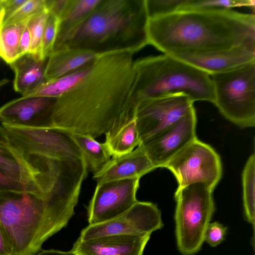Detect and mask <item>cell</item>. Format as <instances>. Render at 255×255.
I'll return each instance as SVG.
<instances>
[{
  "instance_id": "cell-1",
  "label": "cell",
  "mask_w": 255,
  "mask_h": 255,
  "mask_svg": "<svg viewBox=\"0 0 255 255\" xmlns=\"http://www.w3.org/2000/svg\"><path fill=\"white\" fill-rule=\"evenodd\" d=\"M134 53L100 55L86 75L57 99L53 127L96 138L108 131L125 112L136 108Z\"/></svg>"
},
{
  "instance_id": "cell-2",
  "label": "cell",
  "mask_w": 255,
  "mask_h": 255,
  "mask_svg": "<svg viewBox=\"0 0 255 255\" xmlns=\"http://www.w3.org/2000/svg\"><path fill=\"white\" fill-rule=\"evenodd\" d=\"M149 44L172 56L255 43V16L232 9H185L149 19Z\"/></svg>"
},
{
  "instance_id": "cell-3",
  "label": "cell",
  "mask_w": 255,
  "mask_h": 255,
  "mask_svg": "<svg viewBox=\"0 0 255 255\" xmlns=\"http://www.w3.org/2000/svg\"><path fill=\"white\" fill-rule=\"evenodd\" d=\"M145 0H102L77 26L56 39L53 51L68 48L99 55L135 53L149 44Z\"/></svg>"
},
{
  "instance_id": "cell-4",
  "label": "cell",
  "mask_w": 255,
  "mask_h": 255,
  "mask_svg": "<svg viewBox=\"0 0 255 255\" xmlns=\"http://www.w3.org/2000/svg\"><path fill=\"white\" fill-rule=\"evenodd\" d=\"M74 209L42 192L0 191V226L10 255H36L47 240L67 226Z\"/></svg>"
},
{
  "instance_id": "cell-5",
  "label": "cell",
  "mask_w": 255,
  "mask_h": 255,
  "mask_svg": "<svg viewBox=\"0 0 255 255\" xmlns=\"http://www.w3.org/2000/svg\"><path fill=\"white\" fill-rule=\"evenodd\" d=\"M137 102L167 95L183 93L194 102L215 101L210 75L170 55L163 54L134 60Z\"/></svg>"
},
{
  "instance_id": "cell-6",
  "label": "cell",
  "mask_w": 255,
  "mask_h": 255,
  "mask_svg": "<svg viewBox=\"0 0 255 255\" xmlns=\"http://www.w3.org/2000/svg\"><path fill=\"white\" fill-rule=\"evenodd\" d=\"M213 191L197 182L178 187L174 194V215L177 248L183 255L199 252L206 230L215 211Z\"/></svg>"
},
{
  "instance_id": "cell-7",
  "label": "cell",
  "mask_w": 255,
  "mask_h": 255,
  "mask_svg": "<svg viewBox=\"0 0 255 255\" xmlns=\"http://www.w3.org/2000/svg\"><path fill=\"white\" fill-rule=\"evenodd\" d=\"M214 104L229 121L242 128L255 125V61L210 75Z\"/></svg>"
},
{
  "instance_id": "cell-8",
  "label": "cell",
  "mask_w": 255,
  "mask_h": 255,
  "mask_svg": "<svg viewBox=\"0 0 255 255\" xmlns=\"http://www.w3.org/2000/svg\"><path fill=\"white\" fill-rule=\"evenodd\" d=\"M9 144L23 156L78 159L84 156L72 133L55 127L27 128L2 125Z\"/></svg>"
},
{
  "instance_id": "cell-9",
  "label": "cell",
  "mask_w": 255,
  "mask_h": 255,
  "mask_svg": "<svg viewBox=\"0 0 255 255\" xmlns=\"http://www.w3.org/2000/svg\"><path fill=\"white\" fill-rule=\"evenodd\" d=\"M176 177L178 187L201 182L213 190L222 174L220 157L209 144L197 138L164 166Z\"/></svg>"
},
{
  "instance_id": "cell-10",
  "label": "cell",
  "mask_w": 255,
  "mask_h": 255,
  "mask_svg": "<svg viewBox=\"0 0 255 255\" xmlns=\"http://www.w3.org/2000/svg\"><path fill=\"white\" fill-rule=\"evenodd\" d=\"M193 103L183 93L138 101L135 119L140 143L169 127L194 109Z\"/></svg>"
},
{
  "instance_id": "cell-11",
  "label": "cell",
  "mask_w": 255,
  "mask_h": 255,
  "mask_svg": "<svg viewBox=\"0 0 255 255\" xmlns=\"http://www.w3.org/2000/svg\"><path fill=\"white\" fill-rule=\"evenodd\" d=\"M163 226L157 205L137 201L128 210L112 220L89 225L82 230L78 239L85 240L110 235H151Z\"/></svg>"
},
{
  "instance_id": "cell-12",
  "label": "cell",
  "mask_w": 255,
  "mask_h": 255,
  "mask_svg": "<svg viewBox=\"0 0 255 255\" xmlns=\"http://www.w3.org/2000/svg\"><path fill=\"white\" fill-rule=\"evenodd\" d=\"M140 178L97 183L87 206L88 221L94 225L112 220L130 209L137 201Z\"/></svg>"
},
{
  "instance_id": "cell-13",
  "label": "cell",
  "mask_w": 255,
  "mask_h": 255,
  "mask_svg": "<svg viewBox=\"0 0 255 255\" xmlns=\"http://www.w3.org/2000/svg\"><path fill=\"white\" fill-rule=\"evenodd\" d=\"M195 109L177 122L140 144L154 165L164 167L179 151L197 138Z\"/></svg>"
},
{
  "instance_id": "cell-14",
  "label": "cell",
  "mask_w": 255,
  "mask_h": 255,
  "mask_svg": "<svg viewBox=\"0 0 255 255\" xmlns=\"http://www.w3.org/2000/svg\"><path fill=\"white\" fill-rule=\"evenodd\" d=\"M56 100L45 97L22 96L0 108V122L2 125L16 127H53L52 116Z\"/></svg>"
},
{
  "instance_id": "cell-15",
  "label": "cell",
  "mask_w": 255,
  "mask_h": 255,
  "mask_svg": "<svg viewBox=\"0 0 255 255\" xmlns=\"http://www.w3.org/2000/svg\"><path fill=\"white\" fill-rule=\"evenodd\" d=\"M172 56L211 75L231 70L255 61V43L207 53L180 54Z\"/></svg>"
},
{
  "instance_id": "cell-16",
  "label": "cell",
  "mask_w": 255,
  "mask_h": 255,
  "mask_svg": "<svg viewBox=\"0 0 255 255\" xmlns=\"http://www.w3.org/2000/svg\"><path fill=\"white\" fill-rule=\"evenodd\" d=\"M151 235H110L79 239L71 250L77 255H142Z\"/></svg>"
},
{
  "instance_id": "cell-17",
  "label": "cell",
  "mask_w": 255,
  "mask_h": 255,
  "mask_svg": "<svg viewBox=\"0 0 255 255\" xmlns=\"http://www.w3.org/2000/svg\"><path fill=\"white\" fill-rule=\"evenodd\" d=\"M156 169L140 144L131 152L111 158L94 174L97 183L128 178H140Z\"/></svg>"
},
{
  "instance_id": "cell-18",
  "label": "cell",
  "mask_w": 255,
  "mask_h": 255,
  "mask_svg": "<svg viewBox=\"0 0 255 255\" xmlns=\"http://www.w3.org/2000/svg\"><path fill=\"white\" fill-rule=\"evenodd\" d=\"M47 59L28 53L9 64L14 73L13 88L24 96L45 82V71Z\"/></svg>"
},
{
  "instance_id": "cell-19",
  "label": "cell",
  "mask_w": 255,
  "mask_h": 255,
  "mask_svg": "<svg viewBox=\"0 0 255 255\" xmlns=\"http://www.w3.org/2000/svg\"><path fill=\"white\" fill-rule=\"evenodd\" d=\"M100 55L81 49L64 48L54 51L47 59L45 81L65 76L90 65Z\"/></svg>"
},
{
  "instance_id": "cell-20",
  "label": "cell",
  "mask_w": 255,
  "mask_h": 255,
  "mask_svg": "<svg viewBox=\"0 0 255 255\" xmlns=\"http://www.w3.org/2000/svg\"><path fill=\"white\" fill-rule=\"evenodd\" d=\"M105 134L106 138L103 143L112 158L131 152L140 143L135 119L111 129Z\"/></svg>"
},
{
  "instance_id": "cell-21",
  "label": "cell",
  "mask_w": 255,
  "mask_h": 255,
  "mask_svg": "<svg viewBox=\"0 0 255 255\" xmlns=\"http://www.w3.org/2000/svg\"><path fill=\"white\" fill-rule=\"evenodd\" d=\"M0 169L28 182H36L34 168L10 144L0 143Z\"/></svg>"
},
{
  "instance_id": "cell-22",
  "label": "cell",
  "mask_w": 255,
  "mask_h": 255,
  "mask_svg": "<svg viewBox=\"0 0 255 255\" xmlns=\"http://www.w3.org/2000/svg\"><path fill=\"white\" fill-rule=\"evenodd\" d=\"M92 64L64 76L44 82L23 97H45L58 99L76 85L88 73Z\"/></svg>"
},
{
  "instance_id": "cell-23",
  "label": "cell",
  "mask_w": 255,
  "mask_h": 255,
  "mask_svg": "<svg viewBox=\"0 0 255 255\" xmlns=\"http://www.w3.org/2000/svg\"><path fill=\"white\" fill-rule=\"evenodd\" d=\"M72 135L85 158L88 168L94 174L111 159L103 143L98 142L89 134L72 133Z\"/></svg>"
},
{
  "instance_id": "cell-24",
  "label": "cell",
  "mask_w": 255,
  "mask_h": 255,
  "mask_svg": "<svg viewBox=\"0 0 255 255\" xmlns=\"http://www.w3.org/2000/svg\"><path fill=\"white\" fill-rule=\"evenodd\" d=\"M102 0H70L60 19L57 38L77 26L98 6ZM56 38V39H57Z\"/></svg>"
},
{
  "instance_id": "cell-25",
  "label": "cell",
  "mask_w": 255,
  "mask_h": 255,
  "mask_svg": "<svg viewBox=\"0 0 255 255\" xmlns=\"http://www.w3.org/2000/svg\"><path fill=\"white\" fill-rule=\"evenodd\" d=\"M25 22L0 25V57L8 64L17 58L19 43L26 26Z\"/></svg>"
},
{
  "instance_id": "cell-26",
  "label": "cell",
  "mask_w": 255,
  "mask_h": 255,
  "mask_svg": "<svg viewBox=\"0 0 255 255\" xmlns=\"http://www.w3.org/2000/svg\"><path fill=\"white\" fill-rule=\"evenodd\" d=\"M243 203L246 219L255 228V156L248 158L242 174Z\"/></svg>"
},
{
  "instance_id": "cell-27",
  "label": "cell",
  "mask_w": 255,
  "mask_h": 255,
  "mask_svg": "<svg viewBox=\"0 0 255 255\" xmlns=\"http://www.w3.org/2000/svg\"><path fill=\"white\" fill-rule=\"evenodd\" d=\"M48 14L49 11L45 8L30 17L25 22L26 27L29 31L31 38L29 53L38 55L41 57L42 36Z\"/></svg>"
},
{
  "instance_id": "cell-28",
  "label": "cell",
  "mask_w": 255,
  "mask_h": 255,
  "mask_svg": "<svg viewBox=\"0 0 255 255\" xmlns=\"http://www.w3.org/2000/svg\"><path fill=\"white\" fill-rule=\"evenodd\" d=\"M247 6L253 9L255 1L252 0H188L185 9H232L237 7Z\"/></svg>"
},
{
  "instance_id": "cell-29",
  "label": "cell",
  "mask_w": 255,
  "mask_h": 255,
  "mask_svg": "<svg viewBox=\"0 0 255 255\" xmlns=\"http://www.w3.org/2000/svg\"><path fill=\"white\" fill-rule=\"evenodd\" d=\"M188 0H145L149 19L164 16L181 10Z\"/></svg>"
},
{
  "instance_id": "cell-30",
  "label": "cell",
  "mask_w": 255,
  "mask_h": 255,
  "mask_svg": "<svg viewBox=\"0 0 255 255\" xmlns=\"http://www.w3.org/2000/svg\"><path fill=\"white\" fill-rule=\"evenodd\" d=\"M60 19L49 12L42 36L41 55L47 59L52 52L58 33Z\"/></svg>"
},
{
  "instance_id": "cell-31",
  "label": "cell",
  "mask_w": 255,
  "mask_h": 255,
  "mask_svg": "<svg viewBox=\"0 0 255 255\" xmlns=\"http://www.w3.org/2000/svg\"><path fill=\"white\" fill-rule=\"evenodd\" d=\"M46 8L45 0H27L3 24H14L25 22L28 18Z\"/></svg>"
},
{
  "instance_id": "cell-32",
  "label": "cell",
  "mask_w": 255,
  "mask_h": 255,
  "mask_svg": "<svg viewBox=\"0 0 255 255\" xmlns=\"http://www.w3.org/2000/svg\"><path fill=\"white\" fill-rule=\"evenodd\" d=\"M0 191L42 192L37 183L24 181L9 175L0 169Z\"/></svg>"
},
{
  "instance_id": "cell-33",
  "label": "cell",
  "mask_w": 255,
  "mask_h": 255,
  "mask_svg": "<svg viewBox=\"0 0 255 255\" xmlns=\"http://www.w3.org/2000/svg\"><path fill=\"white\" fill-rule=\"evenodd\" d=\"M227 229L226 226L218 222L210 223L206 230L204 242L212 247L217 246L224 241Z\"/></svg>"
},
{
  "instance_id": "cell-34",
  "label": "cell",
  "mask_w": 255,
  "mask_h": 255,
  "mask_svg": "<svg viewBox=\"0 0 255 255\" xmlns=\"http://www.w3.org/2000/svg\"><path fill=\"white\" fill-rule=\"evenodd\" d=\"M27 0H1L0 25L3 24Z\"/></svg>"
},
{
  "instance_id": "cell-35",
  "label": "cell",
  "mask_w": 255,
  "mask_h": 255,
  "mask_svg": "<svg viewBox=\"0 0 255 255\" xmlns=\"http://www.w3.org/2000/svg\"><path fill=\"white\" fill-rule=\"evenodd\" d=\"M70 0H45V7L49 12L59 19L65 12Z\"/></svg>"
},
{
  "instance_id": "cell-36",
  "label": "cell",
  "mask_w": 255,
  "mask_h": 255,
  "mask_svg": "<svg viewBox=\"0 0 255 255\" xmlns=\"http://www.w3.org/2000/svg\"><path fill=\"white\" fill-rule=\"evenodd\" d=\"M30 45L31 38L29 31L25 26L20 39L17 51V58L29 53Z\"/></svg>"
},
{
  "instance_id": "cell-37",
  "label": "cell",
  "mask_w": 255,
  "mask_h": 255,
  "mask_svg": "<svg viewBox=\"0 0 255 255\" xmlns=\"http://www.w3.org/2000/svg\"><path fill=\"white\" fill-rule=\"evenodd\" d=\"M0 255H10V251L0 226Z\"/></svg>"
},
{
  "instance_id": "cell-38",
  "label": "cell",
  "mask_w": 255,
  "mask_h": 255,
  "mask_svg": "<svg viewBox=\"0 0 255 255\" xmlns=\"http://www.w3.org/2000/svg\"><path fill=\"white\" fill-rule=\"evenodd\" d=\"M36 255H77L72 251L63 252L55 250H42Z\"/></svg>"
},
{
  "instance_id": "cell-39",
  "label": "cell",
  "mask_w": 255,
  "mask_h": 255,
  "mask_svg": "<svg viewBox=\"0 0 255 255\" xmlns=\"http://www.w3.org/2000/svg\"><path fill=\"white\" fill-rule=\"evenodd\" d=\"M0 143L9 144L6 133L2 127L0 126Z\"/></svg>"
},
{
  "instance_id": "cell-40",
  "label": "cell",
  "mask_w": 255,
  "mask_h": 255,
  "mask_svg": "<svg viewBox=\"0 0 255 255\" xmlns=\"http://www.w3.org/2000/svg\"><path fill=\"white\" fill-rule=\"evenodd\" d=\"M9 82V80L6 79L4 78L1 80H0V88L4 86V85L6 84Z\"/></svg>"
},
{
  "instance_id": "cell-41",
  "label": "cell",
  "mask_w": 255,
  "mask_h": 255,
  "mask_svg": "<svg viewBox=\"0 0 255 255\" xmlns=\"http://www.w3.org/2000/svg\"><path fill=\"white\" fill-rule=\"evenodd\" d=\"M2 9V2L1 0H0V13Z\"/></svg>"
}]
</instances>
